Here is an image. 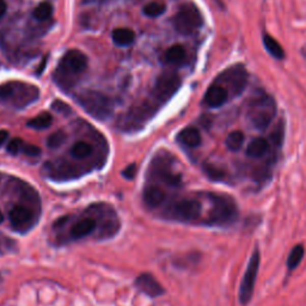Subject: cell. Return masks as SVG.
<instances>
[{
  "instance_id": "1",
  "label": "cell",
  "mask_w": 306,
  "mask_h": 306,
  "mask_svg": "<svg viewBox=\"0 0 306 306\" xmlns=\"http://www.w3.org/2000/svg\"><path fill=\"white\" fill-rule=\"evenodd\" d=\"M88 58L78 49L68 50L60 60L54 80L64 90L73 88L77 84L79 74L87 70Z\"/></svg>"
},
{
  "instance_id": "2",
  "label": "cell",
  "mask_w": 306,
  "mask_h": 306,
  "mask_svg": "<svg viewBox=\"0 0 306 306\" xmlns=\"http://www.w3.org/2000/svg\"><path fill=\"white\" fill-rule=\"evenodd\" d=\"M276 115V103L270 95L259 91L250 99L247 106V121L254 128L263 130L273 121Z\"/></svg>"
},
{
  "instance_id": "3",
  "label": "cell",
  "mask_w": 306,
  "mask_h": 306,
  "mask_svg": "<svg viewBox=\"0 0 306 306\" xmlns=\"http://www.w3.org/2000/svg\"><path fill=\"white\" fill-rule=\"evenodd\" d=\"M211 201V211L208 213L207 222L208 225H231L236 221L238 216V208L232 198L228 195H209Z\"/></svg>"
},
{
  "instance_id": "4",
  "label": "cell",
  "mask_w": 306,
  "mask_h": 306,
  "mask_svg": "<svg viewBox=\"0 0 306 306\" xmlns=\"http://www.w3.org/2000/svg\"><path fill=\"white\" fill-rule=\"evenodd\" d=\"M77 102L89 115L99 121L109 119L114 112L112 99L98 91L89 90L81 92L77 96Z\"/></svg>"
},
{
  "instance_id": "5",
  "label": "cell",
  "mask_w": 306,
  "mask_h": 306,
  "mask_svg": "<svg viewBox=\"0 0 306 306\" xmlns=\"http://www.w3.org/2000/svg\"><path fill=\"white\" fill-rule=\"evenodd\" d=\"M175 30L181 35H191L204 24L202 15L197 5L192 3H185L178 9L173 19Z\"/></svg>"
},
{
  "instance_id": "6",
  "label": "cell",
  "mask_w": 306,
  "mask_h": 306,
  "mask_svg": "<svg viewBox=\"0 0 306 306\" xmlns=\"http://www.w3.org/2000/svg\"><path fill=\"white\" fill-rule=\"evenodd\" d=\"M247 79H249V74L246 68L243 65H235L220 73L215 79V82L228 89L230 96H239L245 90Z\"/></svg>"
},
{
  "instance_id": "7",
  "label": "cell",
  "mask_w": 306,
  "mask_h": 306,
  "mask_svg": "<svg viewBox=\"0 0 306 306\" xmlns=\"http://www.w3.org/2000/svg\"><path fill=\"white\" fill-rule=\"evenodd\" d=\"M261 263V255L260 250L255 249L250 257L249 263H247L245 274H244L242 283L239 286V301L242 305L249 304L254 295V290H255L257 274H259Z\"/></svg>"
},
{
  "instance_id": "8",
  "label": "cell",
  "mask_w": 306,
  "mask_h": 306,
  "mask_svg": "<svg viewBox=\"0 0 306 306\" xmlns=\"http://www.w3.org/2000/svg\"><path fill=\"white\" fill-rule=\"evenodd\" d=\"M181 87V78L174 72H165L157 78L152 96L159 104L168 102Z\"/></svg>"
},
{
  "instance_id": "9",
  "label": "cell",
  "mask_w": 306,
  "mask_h": 306,
  "mask_svg": "<svg viewBox=\"0 0 306 306\" xmlns=\"http://www.w3.org/2000/svg\"><path fill=\"white\" fill-rule=\"evenodd\" d=\"M201 202L195 199H183L175 202L171 207L173 215L182 221H195L201 215Z\"/></svg>"
},
{
  "instance_id": "10",
  "label": "cell",
  "mask_w": 306,
  "mask_h": 306,
  "mask_svg": "<svg viewBox=\"0 0 306 306\" xmlns=\"http://www.w3.org/2000/svg\"><path fill=\"white\" fill-rule=\"evenodd\" d=\"M229 98L230 92L228 91V89L218 84V82H214L206 91L204 104L207 105L208 108H220L229 101Z\"/></svg>"
},
{
  "instance_id": "11",
  "label": "cell",
  "mask_w": 306,
  "mask_h": 306,
  "mask_svg": "<svg viewBox=\"0 0 306 306\" xmlns=\"http://www.w3.org/2000/svg\"><path fill=\"white\" fill-rule=\"evenodd\" d=\"M135 287L151 298L160 297L165 293L163 286L149 273H144L136 277Z\"/></svg>"
},
{
  "instance_id": "12",
  "label": "cell",
  "mask_w": 306,
  "mask_h": 306,
  "mask_svg": "<svg viewBox=\"0 0 306 306\" xmlns=\"http://www.w3.org/2000/svg\"><path fill=\"white\" fill-rule=\"evenodd\" d=\"M185 59H187V51L181 44L171 46L169 49L165 51L163 57L164 63L171 65V66H180V65L184 64Z\"/></svg>"
},
{
  "instance_id": "13",
  "label": "cell",
  "mask_w": 306,
  "mask_h": 306,
  "mask_svg": "<svg viewBox=\"0 0 306 306\" xmlns=\"http://www.w3.org/2000/svg\"><path fill=\"white\" fill-rule=\"evenodd\" d=\"M9 219L13 226L27 224L33 219V212L25 206H15L9 212Z\"/></svg>"
},
{
  "instance_id": "14",
  "label": "cell",
  "mask_w": 306,
  "mask_h": 306,
  "mask_svg": "<svg viewBox=\"0 0 306 306\" xmlns=\"http://www.w3.org/2000/svg\"><path fill=\"white\" fill-rule=\"evenodd\" d=\"M177 139L182 145L187 146L189 149H195V147L200 146L201 134L194 127H188V128H184L178 134Z\"/></svg>"
},
{
  "instance_id": "15",
  "label": "cell",
  "mask_w": 306,
  "mask_h": 306,
  "mask_svg": "<svg viewBox=\"0 0 306 306\" xmlns=\"http://www.w3.org/2000/svg\"><path fill=\"white\" fill-rule=\"evenodd\" d=\"M96 229V221L91 218H85L79 220L78 222H75L73 228L71 230V236L74 239L84 238L95 231Z\"/></svg>"
},
{
  "instance_id": "16",
  "label": "cell",
  "mask_w": 306,
  "mask_h": 306,
  "mask_svg": "<svg viewBox=\"0 0 306 306\" xmlns=\"http://www.w3.org/2000/svg\"><path fill=\"white\" fill-rule=\"evenodd\" d=\"M164 200L165 192L159 187H156V185L147 187L145 191H144V201L151 208L158 207V206L163 204Z\"/></svg>"
},
{
  "instance_id": "17",
  "label": "cell",
  "mask_w": 306,
  "mask_h": 306,
  "mask_svg": "<svg viewBox=\"0 0 306 306\" xmlns=\"http://www.w3.org/2000/svg\"><path fill=\"white\" fill-rule=\"evenodd\" d=\"M112 37L115 44H118L120 47H126L134 42L135 33L132 29H128V27H118L113 32Z\"/></svg>"
},
{
  "instance_id": "18",
  "label": "cell",
  "mask_w": 306,
  "mask_h": 306,
  "mask_svg": "<svg viewBox=\"0 0 306 306\" xmlns=\"http://www.w3.org/2000/svg\"><path fill=\"white\" fill-rule=\"evenodd\" d=\"M263 46L267 49L268 53L273 58H275V59L283 60L285 58V51L283 49V46H281L273 36H270L269 34H263Z\"/></svg>"
},
{
  "instance_id": "19",
  "label": "cell",
  "mask_w": 306,
  "mask_h": 306,
  "mask_svg": "<svg viewBox=\"0 0 306 306\" xmlns=\"http://www.w3.org/2000/svg\"><path fill=\"white\" fill-rule=\"evenodd\" d=\"M268 142L263 137H257V139L253 140L252 143L249 144L246 149V154L250 158H260L262 157L263 154L267 153L268 151Z\"/></svg>"
},
{
  "instance_id": "20",
  "label": "cell",
  "mask_w": 306,
  "mask_h": 306,
  "mask_svg": "<svg viewBox=\"0 0 306 306\" xmlns=\"http://www.w3.org/2000/svg\"><path fill=\"white\" fill-rule=\"evenodd\" d=\"M244 140H245V136H244L243 132H240V130H233L226 137V147L230 151H233V152H237V151H239L242 149Z\"/></svg>"
},
{
  "instance_id": "21",
  "label": "cell",
  "mask_w": 306,
  "mask_h": 306,
  "mask_svg": "<svg viewBox=\"0 0 306 306\" xmlns=\"http://www.w3.org/2000/svg\"><path fill=\"white\" fill-rule=\"evenodd\" d=\"M51 122H53V118L49 113H42V114L37 115L36 118H34L30 120L29 122L26 123L27 127L34 129H46L48 127H50Z\"/></svg>"
},
{
  "instance_id": "22",
  "label": "cell",
  "mask_w": 306,
  "mask_h": 306,
  "mask_svg": "<svg viewBox=\"0 0 306 306\" xmlns=\"http://www.w3.org/2000/svg\"><path fill=\"white\" fill-rule=\"evenodd\" d=\"M304 254H305L304 246L300 245V244H299V245H295L293 249L291 250L290 256H288V260H287L288 269L290 270L295 269V268L300 264L302 257H304Z\"/></svg>"
},
{
  "instance_id": "23",
  "label": "cell",
  "mask_w": 306,
  "mask_h": 306,
  "mask_svg": "<svg viewBox=\"0 0 306 306\" xmlns=\"http://www.w3.org/2000/svg\"><path fill=\"white\" fill-rule=\"evenodd\" d=\"M166 10V6H165L164 3L160 2H152L149 3V4L144 6L143 12L144 15L147 17H151V18H156V17H159L163 15Z\"/></svg>"
},
{
  "instance_id": "24",
  "label": "cell",
  "mask_w": 306,
  "mask_h": 306,
  "mask_svg": "<svg viewBox=\"0 0 306 306\" xmlns=\"http://www.w3.org/2000/svg\"><path fill=\"white\" fill-rule=\"evenodd\" d=\"M92 152V147L90 144L85 143V142H79L75 143L73 147L71 150V154L74 158H78V159H81V158H87L91 154Z\"/></svg>"
},
{
  "instance_id": "25",
  "label": "cell",
  "mask_w": 306,
  "mask_h": 306,
  "mask_svg": "<svg viewBox=\"0 0 306 306\" xmlns=\"http://www.w3.org/2000/svg\"><path fill=\"white\" fill-rule=\"evenodd\" d=\"M51 12H53V8H51L49 3H41L34 10L33 15L34 18L37 20H47L51 16Z\"/></svg>"
},
{
  "instance_id": "26",
  "label": "cell",
  "mask_w": 306,
  "mask_h": 306,
  "mask_svg": "<svg viewBox=\"0 0 306 306\" xmlns=\"http://www.w3.org/2000/svg\"><path fill=\"white\" fill-rule=\"evenodd\" d=\"M67 135L64 130H57L53 134H50L49 137L47 140V145L50 149H59L63 144L66 142Z\"/></svg>"
},
{
  "instance_id": "27",
  "label": "cell",
  "mask_w": 306,
  "mask_h": 306,
  "mask_svg": "<svg viewBox=\"0 0 306 306\" xmlns=\"http://www.w3.org/2000/svg\"><path fill=\"white\" fill-rule=\"evenodd\" d=\"M23 142L22 139H19V137H16V139H12L11 142L8 144V147H6V150H8L9 153H11L15 156V154H18L19 151L23 149Z\"/></svg>"
},
{
  "instance_id": "28",
  "label": "cell",
  "mask_w": 306,
  "mask_h": 306,
  "mask_svg": "<svg viewBox=\"0 0 306 306\" xmlns=\"http://www.w3.org/2000/svg\"><path fill=\"white\" fill-rule=\"evenodd\" d=\"M51 109H54L57 113H60L63 115H68L71 114V108L70 105L66 104V103L61 102V101H55L53 104H51Z\"/></svg>"
},
{
  "instance_id": "29",
  "label": "cell",
  "mask_w": 306,
  "mask_h": 306,
  "mask_svg": "<svg viewBox=\"0 0 306 306\" xmlns=\"http://www.w3.org/2000/svg\"><path fill=\"white\" fill-rule=\"evenodd\" d=\"M22 151L26 154V156H29V157H36V156H40V154H41L40 147L35 146V145H32V144H24Z\"/></svg>"
},
{
  "instance_id": "30",
  "label": "cell",
  "mask_w": 306,
  "mask_h": 306,
  "mask_svg": "<svg viewBox=\"0 0 306 306\" xmlns=\"http://www.w3.org/2000/svg\"><path fill=\"white\" fill-rule=\"evenodd\" d=\"M136 175V165L135 164H130L126 168L125 170L122 171V176L128 178V180H133Z\"/></svg>"
},
{
  "instance_id": "31",
  "label": "cell",
  "mask_w": 306,
  "mask_h": 306,
  "mask_svg": "<svg viewBox=\"0 0 306 306\" xmlns=\"http://www.w3.org/2000/svg\"><path fill=\"white\" fill-rule=\"evenodd\" d=\"M6 10H8V5H6L5 0H0V19L5 16Z\"/></svg>"
},
{
  "instance_id": "32",
  "label": "cell",
  "mask_w": 306,
  "mask_h": 306,
  "mask_svg": "<svg viewBox=\"0 0 306 306\" xmlns=\"http://www.w3.org/2000/svg\"><path fill=\"white\" fill-rule=\"evenodd\" d=\"M8 136H9V133L6 132V130L0 129V146H2L3 144H4L6 142Z\"/></svg>"
},
{
  "instance_id": "33",
  "label": "cell",
  "mask_w": 306,
  "mask_h": 306,
  "mask_svg": "<svg viewBox=\"0 0 306 306\" xmlns=\"http://www.w3.org/2000/svg\"><path fill=\"white\" fill-rule=\"evenodd\" d=\"M4 221V215H3V213H2V211H0V224H2V222Z\"/></svg>"
}]
</instances>
